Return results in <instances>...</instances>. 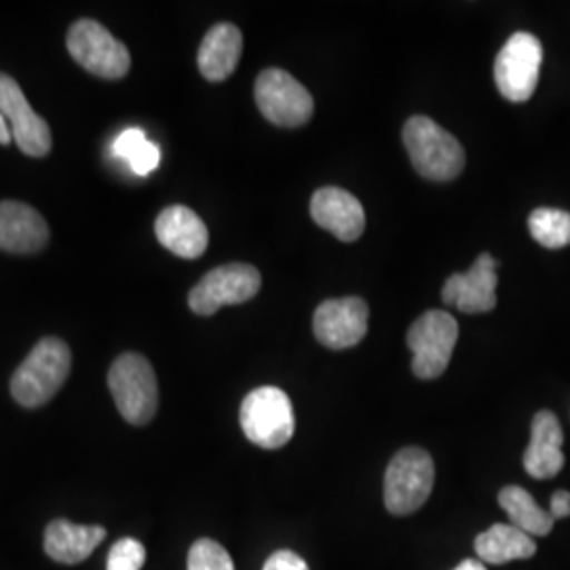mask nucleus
<instances>
[{"label": "nucleus", "mask_w": 570, "mask_h": 570, "mask_svg": "<svg viewBox=\"0 0 570 570\" xmlns=\"http://www.w3.org/2000/svg\"><path fill=\"white\" fill-rule=\"evenodd\" d=\"M72 366L70 348L56 336L32 346L11 379V395L23 407L45 406L66 383Z\"/></svg>", "instance_id": "obj_1"}, {"label": "nucleus", "mask_w": 570, "mask_h": 570, "mask_svg": "<svg viewBox=\"0 0 570 570\" xmlns=\"http://www.w3.org/2000/svg\"><path fill=\"white\" fill-rule=\"evenodd\" d=\"M404 144L414 169L433 183H450L465 169V150L444 127L429 117H412L404 125Z\"/></svg>", "instance_id": "obj_2"}, {"label": "nucleus", "mask_w": 570, "mask_h": 570, "mask_svg": "<svg viewBox=\"0 0 570 570\" xmlns=\"http://www.w3.org/2000/svg\"><path fill=\"white\" fill-rule=\"evenodd\" d=\"M108 387L122 419L146 425L159 407V385L150 362L140 353H122L108 372Z\"/></svg>", "instance_id": "obj_3"}, {"label": "nucleus", "mask_w": 570, "mask_h": 570, "mask_svg": "<svg viewBox=\"0 0 570 570\" xmlns=\"http://www.w3.org/2000/svg\"><path fill=\"white\" fill-rule=\"evenodd\" d=\"M239 421L245 438L265 450L284 449L294 435V407L279 387H258L242 404Z\"/></svg>", "instance_id": "obj_4"}, {"label": "nucleus", "mask_w": 570, "mask_h": 570, "mask_svg": "<svg viewBox=\"0 0 570 570\" xmlns=\"http://www.w3.org/2000/svg\"><path fill=\"white\" fill-rule=\"evenodd\" d=\"M66 47L72 60L94 77L119 81L129 72V49L117 37H112L100 21H75L68 30Z\"/></svg>", "instance_id": "obj_5"}, {"label": "nucleus", "mask_w": 570, "mask_h": 570, "mask_svg": "<svg viewBox=\"0 0 570 570\" xmlns=\"http://www.w3.org/2000/svg\"><path fill=\"white\" fill-rule=\"evenodd\" d=\"M435 465L428 450H400L385 473V508L393 515L421 510L433 490Z\"/></svg>", "instance_id": "obj_6"}, {"label": "nucleus", "mask_w": 570, "mask_h": 570, "mask_svg": "<svg viewBox=\"0 0 570 570\" xmlns=\"http://www.w3.org/2000/svg\"><path fill=\"white\" fill-rule=\"evenodd\" d=\"M456 341L459 324L450 313H423L407 330L406 343L412 351V372L423 381L442 376L452 360Z\"/></svg>", "instance_id": "obj_7"}, {"label": "nucleus", "mask_w": 570, "mask_h": 570, "mask_svg": "<svg viewBox=\"0 0 570 570\" xmlns=\"http://www.w3.org/2000/svg\"><path fill=\"white\" fill-rule=\"evenodd\" d=\"M263 285L258 268L244 263L218 266L209 271L188 294V306L193 313L209 317L226 305H242L252 301Z\"/></svg>", "instance_id": "obj_8"}, {"label": "nucleus", "mask_w": 570, "mask_h": 570, "mask_svg": "<svg viewBox=\"0 0 570 570\" xmlns=\"http://www.w3.org/2000/svg\"><path fill=\"white\" fill-rule=\"evenodd\" d=\"M543 61V47L530 32H515L503 45L494 61V81L501 96L510 102H527L532 98Z\"/></svg>", "instance_id": "obj_9"}, {"label": "nucleus", "mask_w": 570, "mask_h": 570, "mask_svg": "<svg viewBox=\"0 0 570 570\" xmlns=\"http://www.w3.org/2000/svg\"><path fill=\"white\" fill-rule=\"evenodd\" d=\"M254 98L266 121L279 127H301L311 121L315 110L306 87L282 68H266L258 75Z\"/></svg>", "instance_id": "obj_10"}, {"label": "nucleus", "mask_w": 570, "mask_h": 570, "mask_svg": "<svg viewBox=\"0 0 570 570\" xmlns=\"http://www.w3.org/2000/svg\"><path fill=\"white\" fill-rule=\"evenodd\" d=\"M0 115L23 155L41 159L51 153L49 122L32 110L20 85L4 72H0Z\"/></svg>", "instance_id": "obj_11"}, {"label": "nucleus", "mask_w": 570, "mask_h": 570, "mask_svg": "<svg viewBox=\"0 0 570 570\" xmlns=\"http://www.w3.org/2000/svg\"><path fill=\"white\" fill-rule=\"evenodd\" d=\"M366 301L351 298H332L317 306L313 317V332L317 341L327 348L341 351L351 348L364 341L367 334Z\"/></svg>", "instance_id": "obj_12"}, {"label": "nucleus", "mask_w": 570, "mask_h": 570, "mask_svg": "<svg viewBox=\"0 0 570 570\" xmlns=\"http://www.w3.org/2000/svg\"><path fill=\"white\" fill-rule=\"evenodd\" d=\"M497 266L490 254H480L468 273H454L442 289V301L461 313H489L497 306Z\"/></svg>", "instance_id": "obj_13"}, {"label": "nucleus", "mask_w": 570, "mask_h": 570, "mask_svg": "<svg viewBox=\"0 0 570 570\" xmlns=\"http://www.w3.org/2000/svg\"><path fill=\"white\" fill-rule=\"evenodd\" d=\"M311 216L336 239L353 244L364 235L366 212L351 193L338 186H324L311 199Z\"/></svg>", "instance_id": "obj_14"}, {"label": "nucleus", "mask_w": 570, "mask_h": 570, "mask_svg": "<svg viewBox=\"0 0 570 570\" xmlns=\"http://www.w3.org/2000/svg\"><path fill=\"white\" fill-rule=\"evenodd\" d=\"M155 233L165 249L186 261L204 256L209 244V233L204 220L184 205L165 207L155 223Z\"/></svg>", "instance_id": "obj_15"}, {"label": "nucleus", "mask_w": 570, "mask_h": 570, "mask_svg": "<svg viewBox=\"0 0 570 570\" xmlns=\"http://www.w3.org/2000/svg\"><path fill=\"white\" fill-rule=\"evenodd\" d=\"M49 242V226L32 205L0 202V249L37 254Z\"/></svg>", "instance_id": "obj_16"}, {"label": "nucleus", "mask_w": 570, "mask_h": 570, "mask_svg": "<svg viewBox=\"0 0 570 570\" xmlns=\"http://www.w3.org/2000/svg\"><path fill=\"white\" fill-rule=\"evenodd\" d=\"M564 433L560 428L558 416L550 410L537 412L532 419L530 444L524 452V469L534 480H550L564 468L562 452Z\"/></svg>", "instance_id": "obj_17"}, {"label": "nucleus", "mask_w": 570, "mask_h": 570, "mask_svg": "<svg viewBox=\"0 0 570 570\" xmlns=\"http://www.w3.org/2000/svg\"><path fill=\"white\" fill-rule=\"evenodd\" d=\"M244 37L233 23H216L202 41L197 63L207 81H226L242 58Z\"/></svg>", "instance_id": "obj_18"}, {"label": "nucleus", "mask_w": 570, "mask_h": 570, "mask_svg": "<svg viewBox=\"0 0 570 570\" xmlns=\"http://www.w3.org/2000/svg\"><path fill=\"white\" fill-rule=\"evenodd\" d=\"M104 539L106 530L102 527H77L66 520H53L45 532V551L60 564H79Z\"/></svg>", "instance_id": "obj_19"}, {"label": "nucleus", "mask_w": 570, "mask_h": 570, "mask_svg": "<svg viewBox=\"0 0 570 570\" xmlns=\"http://www.w3.org/2000/svg\"><path fill=\"white\" fill-rule=\"evenodd\" d=\"M475 551L484 564H508L513 560H529L537 551L534 539L511 524H494L475 539Z\"/></svg>", "instance_id": "obj_20"}, {"label": "nucleus", "mask_w": 570, "mask_h": 570, "mask_svg": "<svg viewBox=\"0 0 570 570\" xmlns=\"http://www.w3.org/2000/svg\"><path fill=\"white\" fill-rule=\"evenodd\" d=\"M499 505L508 513L511 527L527 532L530 537H548L553 529L550 511L541 510L529 490L505 487L499 492Z\"/></svg>", "instance_id": "obj_21"}, {"label": "nucleus", "mask_w": 570, "mask_h": 570, "mask_svg": "<svg viewBox=\"0 0 570 570\" xmlns=\"http://www.w3.org/2000/svg\"><path fill=\"white\" fill-rule=\"evenodd\" d=\"M112 153L115 157H119L121 161L129 165L131 171L138 176H148L159 167L161 161L159 146L150 142L142 129L138 127H129L121 131L112 144Z\"/></svg>", "instance_id": "obj_22"}, {"label": "nucleus", "mask_w": 570, "mask_h": 570, "mask_svg": "<svg viewBox=\"0 0 570 570\" xmlns=\"http://www.w3.org/2000/svg\"><path fill=\"white\" fill-rule=\"evenodd\" d=\"M529 228L532 239L543 247L560 249L570 245V214L564 209L539 207L530 214Z\"/></svg>", "instance_id": "obj_23"}, {"label": "nucleus", "mask_w": 570, "mask_h": 570, "mask_svg": "<svg viewBox=\"0 0 570 570\" xmlns=\"http://www.w3.org/2000/svg\"><path fill=\"white\" fill-rule=\"evenodd\" d=\"M188 570H235V564L220 543L199 539L188 551Z\"/></svg>", "instance_id": "obj_24"}, {"label": "nucleus", "mask_w": 570, "mask_h": 570, "mask_svg": "<svg viewBox=\"0 0 570 570\" xmlns=\"http://www.w3.org/2000/svg\"><path fill=\"white\" fill-rule=\"evenodd\" d=\"M146 562V550L138 539L125 537L112 546L108 553L106 570H142Z\"/></svg>", "instance_id": "obj_25"}, {"label": "nucleus", "mask_w": 570, "mask_h": 570, "mask_svg": "<svg viewBox=\"0 0 570 570\" xmlns=\"http://www.w3.org/2000/svg\"><path fill=\"white\" fill-rule=\"evenodd\" d=\"M263 570H308L305 560L294 551H275L265 562Z\"/></svg>", "instance_id": "obj_26"}, {"label": "nucleus", "mask_w": 570, "mask_h": 570, "mask_svg": "<svg viewBox=\"0 0 570 570\" xmlns=\"http://www.w3.org/2000/svg\"><path fill=\"white\" fill-rule=\"evenodd\" d=\"M550 515L553 520H562L570 515V492L567 490H558L553 492L550 503Z\"/></svg>", "instance_id": "obj_27"}, {"label": "nucleus", "mask_w": 570, "mask_h": 570, "mask_svg": "<svg viewBox=\"0 0 570 570\" xmlns=\"http://www.w3.org/2000/svg\"><path fill=\"white\" fill-rule=\"evenodd\" d=\"M13 142V138H11V131H9V125L4 121V117L0 115V144L2 146H7V144Z\"/></svg>", "instance_id": "obj_28"}, {"label": "nucleus", "mask_w": 570, "mask_h": 570, "mask_svg": "<svg viewBox=\"0 0 570 570\" xmlns=\"http://www.w3.org/2000/svg\"><path fill=\"white\" fill-rule=\"evenodd\" d=\"M454 570H489L487 569V564L484 562H480V560H465V562H461L459 567Z\"/></svg>", "instance_id": "obj_29"}]
</instances>
